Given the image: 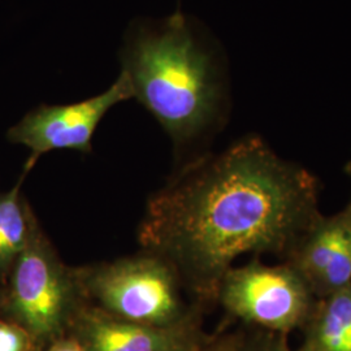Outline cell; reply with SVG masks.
<instances>
[{
	"mask_svg": "<svg viewBox=\"0 0 351 351\" xmlns=\"http://www.w3.org/2000/svg\"><path fill=\"white\" fill-rule=\"evenodd\" d=\"M322 216L317 178L252 136L185 165L151 198L138 239L203 303L239 256L287 261Z\"/></svg>",
	"mask_w": 351,
	"mask_h": 351,
	"instance_id": "cell-1",
	"label": "cell"
},
{
	"mask_svg": "<svg viewBox=\"0 0 351 351\" xmlns=\"http://www.w3.org/2000/svg\"><path fill=\"white\" fill-rule=\"evenodd\" d=\"M119 55L133 98L155 116L176 147L191 145L219 124L226 104L224 65L194 19L181 12L136 19Z\"/></svg>",
	"mask_w": 351,
	"mask_h": 351,
	"instance_id": "cell-2",
	"label": "cell"
},
{
	"mask_svg": "<svg viewBox=\"0 0 351 351\" xmlns=\"http://www.w3.org/2000/svg\"><path fill=\"white\" fill-rule=\"evenodd\" d=\"M75 274L85 303L120 320L168 326L199 315L182 300L175 269L149 252L75 268Z\"/></svg>",
	"mask_w": 351,
	"mask_h": 351,
	"instance_id": "cell-3",
	"label": "cell"
},
{
	"mask_svg": "<svg viewBox=\"0 0 351 351\" xmlns=\"http://www.w3.org/2000/svg\"><path fill=\"white\" fill-rule=\"evenodd\" d=\"M7 302L30 337L52 342L85 304L75 268L62 262L37 220L10 272Z\"/></svg>",
	"mask_w": 351,
	"mask_h": 351,
	"instance_id": "cell-4",
	"label": "cell"
},
{
	"mask_svg": "<svg viewBox=\"0 0 351 351\" xmlns=\"http://www.w3.org/2000/svg\"><path fill=\"white\" fill-rule=\"evenodd\" d=\"M316 300L307 282L288 262L265 265L252 261L226 272L216 301L247 324L289 335L304 326Z\"/></svg>",
	"mask_w": 351,
	"mask_h": 351,
	"instance_id": "cell-5",
	"label": "cell"
},
{
	"mask_svg": "<svg viewBox=\"0 0 351 351\" xmlns=\"http://www.w3.org/2000/svg\"><path fill=\"white\" fill-rule=\"evenodd\" d=\"M133 98V90L125 73L120 72L111 88L101 94L72 104H42L10 130L7 137L16 145L32 151L26 168L53 150L91 151V139L101 119L112 107Z\"/></svg>",
	"mask_w": 351,
	"mask_h": 351,
	"instance_id": "cell-6",
	"label": "cell"
},
{
	"mask_svg": "<svg viewBox=\"0 0 351 351\" xmlns=\"http://www.w3.org/2000/svg\"><path fill=\"white\" fill-rule=\"evenodd\" d=\"M73 337L86 351H198L208 342L199 315L175 326L129 323L82 304L71 324Z\"/></svg>",
	"mask_w": 351,
	"mask_h": 351,
	"instance_id": "cell-7",
	"label": "cell"
},
{
	"mask_svg": "<svg viewBox=\"0 0 351 351\" xmlns=\"http://www.w3.org/2000/svg\"><path fill=\"white\" fill-rule=\"evenodd\" d=\"M288 262L307 282L317 300L351 287V223L346 208L322 216Z\"/></svg>",
	"mask_w": 351,
	"mask_h": 351,
	"instance_id": "cell-8",
	"label": "cell"
},
{
	"mask_svg": "<svg viewBox=\"0 0 351 351\" xmlns=\"http://www.w3.org/2000/svg\"><path fill=\"white\" fill-rule=\"evenodd\" d=\"M300 351H351V287L315 302Z\"/></svg>",
	"mask_w": 351,
	"mask_h": 351,
	"instance_id": "cell-9",
	"label": "cell"
},
{
	"mask_svg": "<svg viewBox=\"0 0 351 351\" xmlns=\"http://www.w3.org/2000/svg\"><path fill=\"white\" fill-rule=\"evenodd\" d=\"M36 217L21 197L20 184L0 194V276L10 275L25 249Z\"/></svg>",
	"mask_w": 351,
	"mask_h": 351,
	"instance_id": "cell-10",
	"label": "cell"
},
{
	"mask_svg": "<svg viewBox=\"0 0 351 351\" xmlns=\"http://www.w3.org/2000/svg\"><path fill=\"white\" fill-rule=\"evenodd\" d=\"M224 351H291L288 335L261 329L250 339H228Z\"/></svg>",
	"mask_w": 351,
	"mask_h": 351,
	"instance_id": "cell-11",
	"label": "cell"
},
{
	"mask_svg": "<svg viewBox=\"0 0 351 351\" xmlns=\"http://www.w3.org/2000/svg\"><path fill=\"white\" fill-rule=\"evenodd\" d=\"M32 337L23 326L0 322V351H29Z\"/></svg>",
	"mask_w": 351,
	"mask_h": 351,
	"instance_id": "cell-12",
	"label": "cell"
},
{
	"mask_svg": "<svg viewBox=\"0 0 351 351\" xmlns=\"http://www.w3.org/2000/svg\"><path fill=\"white\" fill-rule=\"evenodd\" d=\"M46 351H86L78 339L72 337H60L51 343Z\"/></svg>",
	"mask_w": 351,
	"mask_h": 351,
	"instance_id": "cell-13",
	"label": "cell"
},
{
	"mask_svg": "<svg viewBox=\"0 0 351 351\" xmlns=\"http://www.w3.org/2000/svg\"><path fill=\"white\" fill-rule=\"evenodd\" d=\"M226 339L223 341H208L201 350L198 351H224Z\"/></svg>",
	"mask_w": 351,
	"mask_h": 351,
	"instance_id": "cell-14",
	"label": "cell"
},
{
	"mask_svg": "<svg viewBox=\"0 0 351 351\" xmlns=\"http://www.w3.org/2000/svg\"><path fill=\"white\" fill-rule=\"evenodd\" d=\"M346 173H348L349 177L351 178V162L350 163L348 164V165H346Z\"/></svg>",
	"mask_w": 351,
	"mask_h": 351,
	"instance_id": "cell-15",
	"label": "cell"
},
{
	"mask_svg": "<svg viewBox=\"0 0 351 351\" xmlns=\"http://www.w3.org/2000/svg\"><path fill=\"white\" fill-rule=\"evenodd\" d=\"M346 211L349 213V217H350V223H351V201L349 204H348V207H346Z\"/></svg>",
	"mask_w": 351,
	"mask_h": 351,
	"instance_id": "cell-16",
	"label": "cell"
}]
</instances>
